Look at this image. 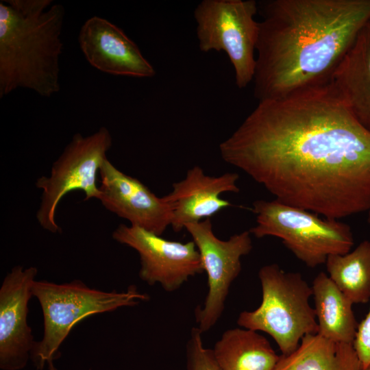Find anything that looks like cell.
Here are the masks:
<instances>
[{
    "label": "cell",
    "instance_id": "11",
    "mask_svg": "<svg viewBox=\"0 0 370 370\" xmlns=\"http://www.w3.org/2000/svg\"><path fill=\"white\" fill-rule=\"evenodd\" d=\"M38 269L15 266L0 288V368L21 370L31 358L36 341L27 323L28 304Z\"/></svg>",
    "mask_w": 370,
    "mask_h": 370
},
{
    "label": "cell",
    "instance_id": "23",
    "mask_svg": "<svg viewBox=\"0 0 370 370\" xmlns=\"http://www.w3.org/2000/svg\"><path fill=\"white\" fill-rule=\"evenodd\" d=\"M368 212L367 222L370 223V210Z\"/></svg>",
    "mask_w": 370,
    "mask_h": 370
},
{
    "label": "cell",
    "instance_id": "15",
    "mask_svg": "<svg viewBox=\"0 0 370 370\" xmlns=\"http://www.w3.org/2000/svg\"><path fill=\"white\" fill-rule=\"evenodd\" d=\"M331 81L356 119L370 131V19L360 30Z\"/></svg>",
    "mask_w": 370,
    "mask_h": 370
},
{
    "label": "cell",
    "instance_id": "4",
    "mask_svg": "<svg viewBox=\"0 0 370 370\" xmlns=\"http://www.w3.org/2000/svg\"><path fill=\"white\" fill-rule=\"evenodd\" d=\"M32 292L44 319L43 336L35 343L31 356L40 370L60 356L61 345L82 320L95 314L134 307L149 299V295L140 293L135 285L125 291H104L90 288L80 280L62 284L36 280Z\"/></svg>",
    "mask_w": 370,
    "mask_h": 370
},
{
    "label": "cell",
    "instance_id": "14",
    "mask_svg": "<svg viewBox=\"0 0 370 370\" xmlns=\"http://www.w3.org/2000/svg\"><path fill=\"white\" fill-rule=\"evenodd\" d=\"M238 174L234 172L210 176L199 166L189 169L185 178L174 182L171 191L164 196L172 209L173 230L180 232L188 223L210 219L222 210L232 206L229 201L221 199L220 195L238 193Z\"/></svg>",
    "mask_w": 370,
    "mask_h": 370
},
{
    "label": "cell",
    "instance_id": "19",
    "mask_svg": "<svg viewBox=\"0 0 370 370\" xmlns=\"http://www.w3.org/2000/svg\"><path fill=\"white\" fill-rule=\"evenodd\" d=\"M325 264L329 278L353 304L370 300L369 241L347 254L329 256Z\"/></svg>",
    "mask_w": 370,
    "mask_h": 370
},
{
    "label": "cell",
    "instance_id": "2",
    "mask_svg": "<svg viewBox=\"0 0 370 370\" xmlns=\"http://www.w3.org/2000/svg\"><path fill=\"white\" fill-rule=\"evenodd\" d=\"M256 51L254 93L279 99L328 82L370 19V0H269Z\"/></svg>",
    "mask_w": 370,
    "mask_h": 370
},
{
    "label": "cell",
    "instance_id": "10",
    "mask_svg": "<svg viewBox=\"0 0 370 370\" xmlns=\"http://www.w3.org/2000/svg\"><path fill=\"white\" fill-rule=\"evenodd\" d=\"M112 238L137 251L139 278L150 286L158 284L166 292L179 289L188 279L204 272L194 242L169 241L141 227L120 224Z\"/></svg>",
    "mask_w": 370,
    "mask_h": 370
},
{
    "label": "cell",
    "instance_id": "18",
    "mask_svg": "<svg viewBox=\"0 0 370 370\" xmlns=\"http://www.w3.org/2000/svg\"><path fill=\"white\" fill-rule=\"evenodd\" d=\"M273 370H361L353 343L335 342L320 334L305 336L299 346L281 355Z\"/></svg>",
    "mask_w": 370,
    "mask_h": 370
},
{
    "label": "cell",
    "instance_id": "20",
    "mask_svg": "<svg viewBox=\"0 0 370 370\" xmlns=\"http://www.w3.org/2000/svg\"><path fill=\"white\" fill-rule=\"evenodd\" d=\"M202 334L198 328H193L190 332L186 345L187 369L222 370L213 349L204 347Z\"/></svg>",
    "mask_w": 370,
    "mask_h": 370
},
{
    "label": "cell",
    "instance_id": "5",
    "mask_svg": "<svg viewBox=\"0 0 370 370\" xmlns=\"http://www.w3.org/2000/svg\"><path fill=\"white\" fill-rule=\"evenodd\" d=\"M262 301L255 310L241 312L237 324L270 335L282 355L293 352L302 338L318 333L314 309L310 304L311 286L298 272L284 271L273 263L258 271Z\"/></svg>",
    "mask_w": 370,
    "mask_h": 370
},
{
    "label": "cell",
    "instance_id": "21",
    "mask_svg": "<svg viewBox=\"0 0 370 370\" xmlns=\"http://www.w3.org/2000/svg\"><path fill=\"white\" fill-rule=\"evenodd\" d=\"M353 346L361 370L370 365V308L365 319L358 325Z\"/></svg>",
    "mask_w": 370,
    "mask_h": 370
},
{
    "label": "cell",
    "instance_id": "17",
    "mask_svg": "<svg viewBox=\"0 0 370 370\" xmlns=\"http://www.w3.org/2000/svg\"><path fill=\"white\" fill-rule=\"evenodd\" d=\"M213 352L222 370H273L280 356L266 337L241 327L225 331Z\"/></svg>",
    "mask_w": 370,
    "mask_h": 370
},
{
    "label": "cell",
    "instance_id": "8",
    "mask_svg": "<svg viewBox=\"0 0 370 370\" xmlns=\"http://www.w3.org/2000/svg\"><path fill=\"white\" fill-rule=\"evenodd\" d=\"M112 145V136L105 127L86 136L77 133L53 162L49 175L37 179L35 186L42 190V194L36 219L43 229L52 233L61 231L55 213L67 193L81 190L84 201L99 199L98 175Z\"/></svg>",
    "mask_w": 370,
    "mask_h": 370
},
{
    "label": "cell",
    "instance_id": "16",
    "mask_svg": "<svg viewBox=\"0 0 370 370\" xmlns=\"http://www.w3.org/2000/svg\"><path fill=\"white\" fill-rule=\"evenodd\" d=\"M311 287L318 334L335 342L353 343L358 325L353 304L324 272L314 278Z\"/></svg>",
    "mask_w": 370,
    "mask_h": 370
},
{
    "label": "cell",
    "instance_id": "6",
    "mask_svg": "<svg viewBox=\"0 0 370 370\" xmlns=\"http://www.w3.org/2000/svg\"><path fill=\"white\" fill-rule=\"evenodd\" d=\"M256 225L249 230L256 238L275 236L310 268L325 264L333 254L351 251L354 241L350 226L277 199L256 200L252 204Z\"/></svg>",
    "mask_w": 370,
    "mask_h": 370
},
{
    "label": "cell",
    "instance_id": "9",
    "mask_svg": "<svg viewBox=\"0 0 370 370\" xmlns=\"http://www.w3.org/2000/svg\"><path fill=\"white\" fill-rule=\"evenodd\" d=\"M195 244L207 274L208 291L202 307L195 310L198 328L204 333L221 318L232 282L241 271V259L252 250L249 230L231 236L227 240L217 238L210 218L185 225Z\"/></svg>",
    "mask_w": 370,
    "mask_h": 370
},
{
    "label": "cell",
    "instance_id": "24",
    "mask_svg": "<svg viewBox=\"0 0 370 370\" xmlns=\"http://www.w3.org/2000/svg\"><path fill=\"white\" fill-rule=\"evenodd\" d=\"M364 370H370V365Z\"/></svg>",
    "mask_w": 370,
    "mask_h": 370
},
{
    "label": "cell",
    "instance_id": "12",
    "mask_svg": "<svg viewBox=\"0 0 370 370\" xmlns=\"http://www.w3.org/2000/svg\"><path fill=\"white\" fill-rule=\"evenodd\" d=\"M99 200L106 209L161 236L171 226L172 209L164 197H158L138 179L117 169L106 158L100 169Z\"/></svg>",
    "mask_w": 370,
    "mask_h": 370
},
{
    "label": "cell",
    "instance_id": "1",
    "mask_svg": "<svg viewBox=\"0 0 370 370\" xmlns=\"http://www.w3.org/2000/svg\"><path fill=\"white\" fill-rule=\"evenodd\" d=\"M219 151L285 204L336 220L370 210V131L331 80L258 101Z\"/></svg>",
    "mask_w": 370,
    "mask_h": 370
},
{
    "label": "cell",
    "instance_id": "13",
    "mask_svg": "<svg viewBox=\"0 0 370 370\" xmlns=\"http://www.w3.org/2000/svg\"><path fill=\"white\" fill-rule=\"evenodd\" d=\"M78 42L88 62L103 73L136 78L156 75L138 46L106 18L94 16L87 19L80 28Z\"/></svg>",
    "mask_w": 370,
    "mask_h": 370
},
{
    "label": "cell",
    "instance_id": "7",
    "mask_svg": "<svg viewBox=\"0 0 370 370\" xmlns=\"http://www.w3.org/2000/svg\"><path fill=\"white\" fill-rule=\"evenodd\" d=\"M258 10L254 0H203L194 11L199 49L224 51L239 88H245L254 77L260 31L255 19Z\"/></svg>",
    "mask_w": 370,
    "mask_h": 370
},
{
    "label": "cell",
    "instance_id": "3",
    "mask_svg": "<svg viewBox=\"0 0 370 370\" xmlns=\"http://www.w3.org/2000/svg\"><path fill=\"white\" fill-rule=\"evenodd\" d=\"M65 10L51 0L0 1V97L26 88L50 97L60 90Z\"/></svg>",
    "mask_w": 370,
    "mask_h": 370
},
{
    "label": "cell",
    "instance_id": "22",
    "mask_svg": "<svg viewBox=\"0 0 370 370\" xmlns=\"http://www.w3.org/2000/svg\"><path fill=\"white\" fill-rule=\"evenodd\" d=\"M48 370H57L56 367L53 365V361L49 362L47 365Z\"/></svg>",
    "mask_w": 370,
    "mask_h": 370
}]
</instances>
